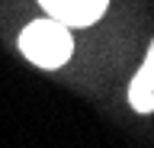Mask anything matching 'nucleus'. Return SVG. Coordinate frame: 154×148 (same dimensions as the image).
Masks as SVG:
<instances>
[{
    "instance_id": "obj_3",
    "label": "nucleus",
    "mask_w": 154,
    "mask_h": 148,
    "mask_svg": "<svg viewBox=\"0 0 154 148\" xmlns=\"http://www.w3.org/2000/svg\"><path fill=\"white\" fill-rule=\"evenodd\" d=\"M128 103L138 113H154V42L144 55V65L128 84Z\"/></svg>"
},
{
    "instance_id": "obj_2",
    "label": "nucleus",
    "mask_w": 154,
    "mask_h": 148,
    "mask_svg": "<svg viewBox=\"0 0 154 148\" xmlns=\"http://www.w3.org/2000/svg\"><path fill=\"white\" fill-rule=\"evenodd\" d=\"M38 3L51 20L64 23L67 29L71 26H93L109 7V0H38Z\"/></svg>"
},
{
    "instance_id": "obj_1",
    "label": "nucleus",
    "mask_w": 154,
    "mask_h": 148,
    "mask_svg": "<svg viewBox=\"0 0 154 148\" xmlns=\"http://www.w3.org/2000/svg\"><path fill=\"white\" fill-rule=\"evenodd\" d=\"M19 52L26 55L32 65L45 71H55L61 65H67V58L74 55V39H71V32H67L64 23L58 20H35L29 23L23 36H19Z\"/></svg>"
}]
</instances>
